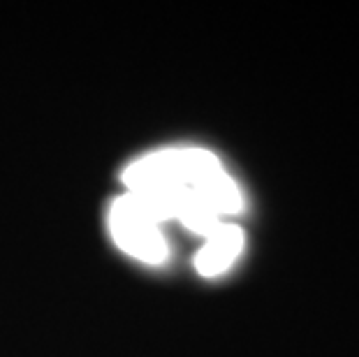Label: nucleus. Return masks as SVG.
<instances>
[{"mask_svg":"<svg viewBox=\"0 0 359 357\" xmlns=\"http://www.w3.org/2000/svg\"><path fill=\"white\" fill-rule=\"evenodd\" d=\"M128 193L160 223L181 220L206 237L241 209V193L223 165L204 149H167L135 161L123 174Z\"/></svg>","mask_w":359,"mask_h":357,"instance_id":"obj_1","label":"nucleus"},{"mask_svg":"<svg viewBox=\"0 0 359 357\" xmlns=\"http://www.w3.org/2000/svg\"><path fill=\"white\" fill-rule=\"evenodd\" d=\"M109 230L121 250L137 260L160 264L167 257V241L160 232V220L130 193L111 204Z\"/></svg>","mask_w":359,"mask_h":357,"instance_id":"obj_2","label":"nucleus"},{"mask_svg":"<svg viewBox=\"0 0 359 357\" xmlns=\"http://www.w3.org/2000/svg\"><path fill=\"white\" fill-rule=\"evenodd\" d=\"M243 248V232L236 225L220 223L206 234L204 246L195 257V267L202 276H218L232 267Z\"/></svg>","mask_w":359,"mask_h":357,"instance_id":"obj_3","label":"nucleus"}]
</instances>
